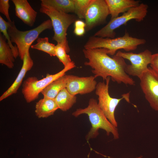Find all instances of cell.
Masks as SVG:
<instances>
[{
	"instance_id": "obj_17",
	"label": "cell",
	"mask_w": 158,
	"mask_h": 158,
	"mask_svg": "<svg viewBox=\"0 0 158 158\" xmlns=\"http://www.w3.org/2000/svg\"><path fill=\"white\" fill-rule=\"evenodd\" d=\"M4 35L0 34V63L9 68L14 66L15 57L10 46Z\"/></svg>"
},
{
	"instance_id": "obj_6",
	"label": "cell",
	"mask_w": 158,
	"mask_h": 158,
	"mask_svg": "<svg viewBox=\"0 0 158 158\" xmlns=\"http://www.w3.org/2000/svg\"><path fill=\"white\" fill-rule=\"evenodd\" d=\"M148 6L143 3L130 8L120 16L111 19L107 24L97 31L94 35L96 37L111 38H114L115 30L129 21L135 20L137 22L142 21L147 15Z\"/></svg>"
},
{
	"instance_id": "obj_16",
	"label": "cell",
	"mask_w": 158,
	"mask_h": 158,
	"mask_svg": "<svg viewBox=\"0 0 158 158\" xmlns=\"http://www.w3.org/2000/svg\"><path fill=\"white\" fill-rule=\"evenodd\" d=\"M58 109L54 99L44 97L36 103L35 112L38 118H45L53 115Z\"/></svg>"
},
{
	"instance_id": "obj_2",
	"label": "cell",
	"mask_w": 158,
	"mask_h": 158,
	"mask_svg": "<svg viewBox=\"0 0 158 158\" xmlns=\"http://www.w3.org/2000/svg\"><path fill=\"white\" fill-rule=\"evenodd\" d=\"M82 114L88 115L91 125L90 130L85 136L87 141L96 138L99 134L98 131L100 129L105 130L108 136L111 133L115 139L119 138L117 128L114 126L108 119L98 106L96 99H90L87 107L78 109L72 113V115L76 117Z\"/></svg>"
},
{
	"instance_id": "obj_4",
	"label": "cell",
	"mask_w": 158,
	"mask_h": 158,
	"mask_svg": "<svg viewBox=\"0 0 158 158\" xmlns=\"http://www.w3.org/2000/svg\"><path fill=\"white\" fill-rule=\"evenodd\" d=\"M8 23L7 31L10 40L12 43H15L17 46L19 56L23 61L26 52L29 51L32 44L38 38L41 33L45 30L53 28L50 19L44 21L34 29L25 31L18 29L13 21Z\"/></svg>"
},
{
	"instance_id": "obj_14",
	"label": "cell",
	"mask_w": 158,
	"mask_h": 158,
	"mask_svg": "<svg viewBox=\"0 0 158 158\" xmlns=\"http://www.w3.org/2000/svg\"><path fill=\"white\" fill-rule=\"evenodd\" d=\"M14 4L16 16L26 25L33 26L36 20L37 12L27 0H12Z\"/></svg>"
},
{
	"instance_id": "obj_22",
	"label": "cell",
	"mask_w": 158,
	"mask_h": 158,
	"mask_svg": "<svg viewBox=\"0 0 158 158\" xmlns=\"http://www.w3.org/2000/svg\"><path fill=\"white\" fill-rule=\"evenodd\" d=\"M67 49L64 45L61 44L57 43L56 45L55 56L63 63L64 67L72 62L70 56L67 54Z\"/></svg>"
},
{
	"instance_id": "obj_5",
	"label": "cell",
	"mask_w": 158,
	"mask_h": 158,
	"mask_svg": "<svg viewBox=\"0 0 158 158\" xmlns=\"http://www.w3.org/2000/svg\"><path fill=\"white\" fill-rule=\"evenodd\" d=\"M40 11L50 18L54 32L52 40L64 45L69 53L70 49L66 37L67 32L69 26L77 20L76 16L59 11L51 6L43 4H41Z\"/></svg>"
},
{
	"instance_id": "obj_15",
	"label": "cell",
	"mask_w": 158,
	"mask_h": 158,
	"mask_svg": "<svg viewBox=\"0 0 158 158\" xmlns=\"http://www.w3.org/2000/svg\"><path fill=\"white\" fill-rule=\"evenodd\" d=\"M111 16V19L119 16L130 8L138 6L140 1L135 0H105Z\"/></svg>"
},
{
	"instance_id": "obj_3",
	"label": "cell",
	"mask_w": 158,
	"mask_h": 158,
	"mask_svg": "<svg viewBox=\"0 0 158 158\" xmlns=\"http://www.w3.org/2000/svg\"><path fill=\"white\" fill-rule=\"evenodd\" d=\"M146 42L144 39L133 37L126 32L123 36L116 38L90 36L84 47L85 49H105L108 55L114 56L119 49H123L127 51H134L139 45L144 44Z\"/></svg>"
},
{
	"instance_id": "obj_1",
	"label": "cell",
	"mask_w": 158,
	"mask_h": 158,
	"mask_svg": "<svg viewBox=\"0 0 158 158\" xmlns=\"http://www.w3.org/2000/svg\"><path fill=\"white\" fill-rule=\"evenodd\" d=\"M83 51L85 58L88 59L84 65L91 67L95 78L100 77L106 80L109 77L113 81L118 84L135 85V81L125 72L127 64L123 58L116 55L110 57L107 49L104 48H84Z\"/></svg>"
},
{
	"instance_id": "obj_8",
	"label": "cell",
	"mask_w": 158,
	"mask_h": 158,
	"mask_svg": "<svg viewBox=\"0 0 158 158\" xmlns=\"http://www.w3.org/2000/svg\"><path fill=\"white\" fill-rule=\"evenodd\" d=\"M111 78L108 77L104 82L97 83L95 90V94L98 96V104L107 118L115 127L117 128L118 123L115 116L116 107L121 100L124 99L130 103L129 93L123 94L122 97L116 98L111 97L109 92V84Z\"/></svg>"
},
{
	"instance_id": "obj_10",
	"label": "cell",
	"mask_w": 158,
	"mask_h": 158,
	"mask_svg": "<svg viewBox=\"0 0 158 158\" xmlns=\"http://www.w3.org/2000/svg\"><path fill=\"white\" fill-rule=\"evenodd\" d=\"M139 78L146 99L153 109L158 111V75L150 67Z\"/></svg>"
},
{
	"instance_id": "obj_20",
	"label": "cell",
	"mask_w": 158,
	"mask_h": 158,
	"mask_svg": "<svg viewBox=\"0 0 158 158\" xmlns=\"http://www.w3.org/2000/svg\"><path fill=\"white\" fill-rule=\"evenodd\" d=\"M41 4L51 6L56 10L66 13L74 12L73 0H41Z\"/></svg>"
},
{
	"instance_id": "obj_23",
	"label": "cell",
	"mask_w": 158,
	"mask_h": 158,
	"mask_svg": "<svg viewBox=\"0 0 158 158\" xmlns=\"http://www.w3.org/2000/svg\"><path fill=\"white\" fill-rule=\"evenodd\" d=\"M8 24V21H6L1 16H0V32L3 33V35L7 40L8 44L12 50L15 58L16 59L19 56L18 51L16 45L13 46L10 40L7 31Z\"/></svg>"
},
{
	"instance_id": "obj_13",
	"label": "cell",
	"mask_w": 158,
	"mask_h": 158,
	"mask_svg": "<svg viewBox=\"0 0 158 158\" xmlns=\"http://www.w3.org/2000/svg\"><path fill=\"white\" fill-rule=\"evenodd\" d=\"M33 64V61L30 56L29 51H28L24 56L22 67L17 76L11 85L1 95L0 101L17 92L26 73L31 70Z\"/></svg>"
},
{
	"instance_id": "obj_24",
	"label": "cell",
	"mask_w": 158,
	"mask_h": 158,
	"mask_svg": "<svg viewBox=\"0 0 158 158\" xmlns=\"http://www.w3.org/2000/svg\"><path fill=\"white\" fill-rule=\"evenodd\" d=\"M92 0H73L74 12L80 19H85L86 11Z\"/></svg>"
},
{
	"instance_id": "obj_12",
	"label": "cell",
	"mask_w": 158,
	"mask_h": 158,
	"mask_svg": "<svg viewBox=\"0 0 158 158\" xmlns=\"http://www.w3.org/2000/svg\"><path fill=\"white\" fill-rule=\"evenodd\" d=\"M94 76L79 77L67 75L66 88L71 94L84 95L90 93L96 90L97 83Z\"/></svg>"
},
{
	"instance_id": "obj_26",
	"label": "cell",
	"mask_w": 158,
	"mask_h": 158,
	"mask_svg": "<svg viewBox=\"0 0 158 158\" xmlns=\"http://www.w3.org/2000/svg\"><path fill=\"white\" fill-rule=\"evenodd\" d=\"M150 64V68L158 75V53L152 54Z\"/></svg>"
},
{
	"instance_id": "obj_25",
	"label": "cell",
	"mask_w": 158,
	"mask_h": 158,
	"mask_svg": "<svg viewBox=\"0 0 158 158\" xmlns=\"http://www.w3.org/2000/svg\"><path fill=\"white\" fill-rule=\"evenodd\" d=\"M9 0H0V12L5 16L8 22H11L12 21L9 13Z\"/></svg>"
},
{
	"instance_id": "obj_9",
	"label": "cell",
	"mask_w": 158,
	"mask_h": 158,
	"mask_svg": "<svg viewBox=\"0 0 158 158\" xmlns=\"http://www.w3.org/2000/svg\"><path fill=\"white\" fill-rule=\"evenodd\" d=\"M152 54L150 50L146 49L138 53L119 51L115 55L130 61L131 64L127 65L126 72L128 75L139 78L148 70V66L150 63Z\"/></svg>"
},
{
	"instance_id": "obj_21",
	"label": "cell",
	"mask_w": 158,
	"mask_h": 158,
	"mask_svg": "<svg viewBox=\"0 0 158 158\" xmlns=\"http://www.w3.org/2000/svg\"><path fill=\"white\" fill-rule=\"evenodd\" d=\"M36 41V44L31 46V48L44 51L51 56H55L56 45L49 42L48 37H38Z\"/></svg>"
},
{
	"instance_id": "obj_18",
	"label": "cell",
	"mask_w": 158,
	"mask_h": 158,
	"mask_svg": "<svg viewBox=\"0 0 158 158\" xmlns=\"http://www.w3.org/2000/svg\"><path fill=\"white\" fill-rule=\"evenodd\" d=\"M67 75L65 74L49 84L42 92L44 97L54 99L59 92L66 88Z\"/></svg>"
},
{
	"instance_id": "obj_7",
	"label": "cell",
	"mask_w": 158,
	"mask_h": 158,
	"mask_svg": "<svg viewBox=\"0 0 158 158\" xmlns=\"http://www.w3.org/2000/svg\"><path fill=\"white\" fill-rule=\"evenodd\" d=\"M75 66L74 62L72 61L58 73L53 74H47L45 78L41 80H38L35 76L28 77L23 82L22 89L26 102L30 103L37 99L40 94L49 84Z\"/></svg>"
},
{
	"instance_id": "obj_11",
	"label": "cell",
	"mask_w": 158,
	"mask_h": 158,
	"mask_svg": "<svg viewBox=\"0 0 158 158\" xmlns=\"http://www.w3.org/2000/svg\"><path fill=\"white\" fill-rule=\"evenodd\" d=\"M109 14L105 0H92L85 13V30L89 31L104 22Z\"/></svg>"
},
{
	"instance_id": "obj_28",
	"label": "cell",
	"mask_w": 158,
	"mask_h": 158,
	"mask_svg": "<svg viewBox=\"0 0 158 158\" xmlns=\"http://www.w3.org/2000/svg\"><path fill=\"white\" fill-rule=\"evenodd\" d=\"M75 28H83L86 27L85 22L80 20H77L74 22Z\"/></svg>"
},
{
	"instance_id": "obj_27",
	"label": "cell",
	"mask_w": 158,
	"mask_h": 158,
	"mask_svg": "<svg viewBox=\"0 0 158 158\" xmlns=\"http://www.w3.org/2000/svg\"><path fill=\"white\" fill-rule=\"evenodd\" d=\"M85 28H75L74 33L76 35L81 36H83L85 34Z\"/></svg>"
},
{
	"instance_id": "obj_29",
	"label": "cell",
	"mask_w": 158,
	"mask_h": 158,
	"mask_svg": "<svg viewBox=\"0 0 158 158\" xmlns=\"http://www.w3.org/2000/svg\"><path fill=\"white\" fill-rule=\"evenodd\" d=\"M136 158H142V157H138Z\"/></svg>"
},
{
	"instance_id": "obj_19",
	"label": "cell",
	"mask_w": 158,
	"mask_h": 158,
	"mask_svg": "<svg viewBox=\"0 0 158 158\" xmlns=\"http://www.w3.org/2000/svg\"><path fill=\"white\" fill-rule=\"evenodd\" d=\"M59 109L63 111L70 109L76 102L77 97L65 88L61 90L54 99Z\"/></svg>"
}]
</instances>
